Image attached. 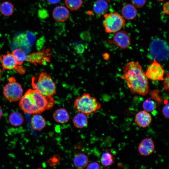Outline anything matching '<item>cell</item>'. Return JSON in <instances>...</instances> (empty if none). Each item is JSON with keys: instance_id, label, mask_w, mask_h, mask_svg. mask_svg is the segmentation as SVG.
Here are the masks:
<instances>
[{"instance_id": "cell-1", "label": "cell", "mask_w": 169, "mask_h": 169, "mask_svg": "<svg viewBox=\"0 0 169 169\" xmlns=\"http://www.w3.org/2000/svg\"><path fill=\"white\" fill-rule=\"evenodd\" d=\"M121 78L125 80L131 93L146 95L148 93L149 84L145 73L138 61L127 63L123 68Z\"/></svg>"}, {"instance_id": "cell-2", "label": "cell", "mask_w": 169, "mask_h": 169, "mask_svg": "<svg viewBox=\"0 0 169 169\" xmlns=\"http://www.w3.org/2000/svg\"><path fill=\"white\" fill-rule=\"evenodd\" d=\"M55 100L52 96H45L34 89H29L20 99V108L28 114H40L52 108Z\"/></svg>"}, {"instance_id": "cell-3", "label": "cell", "mask_w": 169, "mask_h": 169, "mask_svg": "<svg viewBox=\"0 0 169 169\" xmlns=\"http://www.w3.org/2000/svg\"><path fill=\"white\" fill-rule=\"evenodd\" d=\"M31 85L33 89L45 96H53L56 92L55 83L50 75L45 72H41L38 77H33Z\"/></svg>"}, {"instance_id": "cell-4", "label": "cell", "mask_w": 169, "mask_h": 169, "mask_svg": "<svg viewBox=\"0 0 169 169\" xmlns=\"http://www.w3.org/2000/svg\"><path fill=\"white\" fill-rule=\"evenodd\" d=\"M74 107L79 112L88 115L99 110L101 105L95 97L89 93H84L75 99Z\"/></svg>"}, {"instance_id": "cell-5", "label": "cell", "mask_w": 169, "mask_h": 169, "mask_svg": "<svg viewBox=\"0 0 169 169\" xmlns=\"http://www.w3.org/2000/svg\"><path fill=\"white\" fill-rule=\"evenodd\" d=\"M104 26L107 33H114L119 31L125 25V21L117 13H110L104 15Z\"/></svg>"}, {"instance_id": "cell-6", "label": "cell", "mask_w": 169, "mask_h": 169, "mask_svg": "<svg viewBox=\"0 0 169 169\" xmlns=\"http://www.w3.org/2000/svg\"><path fill=\"white\" fill-rule=\"evenodd\" d=\"M8 82L3 88V94L8 100L13 102L18 100L22 97L23 89L21 85L13 76L9 77Z\"/></svg>"}, {"instance_id": "cell-7", "label": "cell", "mask_w": 169, "mask_h": 169, "mask_svg": "<svg viewBox=\"0 0 169 169\" xmlns=\"http://www.w3.org/2000/svg\"><path fill=\"white\" fill-rule=\"evenodd\" d=\"M150 50L151 55L156 60H165L168 58V45L165 41L161 39L155 38L152 40Z\"/></svg>"}, {"instance_id": "cell-8", "label": "cell", "mask_w": 169, "mask_h": 169, "mask_svg": "<svg viewBox=\"0 0 169 169\" xmlns=\"http://www.w3.org/2000/svg\"><path fill=\"white\" fill-rule=\"evenodd\" d=\"M52 54L50 49L44 47L38 51L27 55L25 61L35 65H46L50 62Z\"/></svg>"}, {"instance_id": "cell-9", "label": "cell", "mask_w": 169, "mask_h": 169, "mask_svg": "<svg viewBox=\"0 0 169 169\" xmlns=\"http://www.w3.org/2000/svg\"><path fill=\"white\" fill-rule=\"evenodd\" d=\"M164 73L162 66L153 59V62L148 66L145 74L147 78L156 81L163 80Z\"/></svg>"}, {"instance_id": "cell-10", "label": "cell", "mask_w": 169, "mask_h": 169, "mask_svg": "<svg viewBox=\"0 0 169 169\" xmlns=\"http://www.w3.org/2000/svg\"><path fill=\"white\" fill-rule=\"evenodd\" d=\"M0 63L3 69H15L16 71L20 67L17 61L12 53L7 52V54L0 55Z\"/></svg>"}, {"instance_id": "cell-11", "label": "cell", "mask_w": 169, "mask_h": 169, "mask_svg": "<svg viewBox=\"0 0 169 169\" xmlns=\"http://www.w3.org/2000/svg\"><path fill=\"white\" fill-rule=\"evenodd\" d=\"M113 43L122 49L127 48L130 45L131 39L128 34L124 31L117 32L113 38Z\"/></svg>"}, {"instance_id": "cell-12", "label": "cell", "mask_w": 169, "mask_h": 169, "mask_svg": "<svg viewBox=\"0 0 169 169\" xmlns=\"http://www.w3.org/2000/svg\"><path fill=\"white\" fill-rule=\"evenodd\" d=\"M155 148V144L153 140L150 138H146L140 143L138 150L141 155L147 156L154 152Z\"/></svg>"}, {"instance_id": "cell-13", "label": "cell", "mask_w": 169, "mask_h": 169, "mask_svg": "<svg viewBox=\"0 0 169 169\" xmlns=\"http://www.w3.org/2000/svg\"><path fill=\"white\" fill-rule=\"evenodd\" d=\"M135 121L140 127L145 128L149 126L152 121L151 115L145 110L141 111L136 115Z\"/></svg>"}, {"instance_id": "cell-14", "label": "cell", "mask_w": 169, "mask_h": 169, "mask_svg": "<svg viewBox=\"0 0 169 169\" xmlns=\"http://www.w3.org/2000/svg\"><path fill=\"white\" fill-rule=\"evenodd\" d=\"M52 15L54 19L56 21L64 22L69 18V12L65 7L59 6L56 7L54 9Z\"/></svg>"}, {"instance_id": "cell-15", "label": "cell", "mask_w": 169, "mask_h": 169, "mask_svg": "<svg viewBox=\"0 0 169 169\" xmlns=\"http://www.w3.org/2000/svg\"><path fill=\"white\" fill-rule=\"evenodd\" d=\"M53 116L57 122L60 124L67 123L69 120V116L67 111L64 108H60L55 110Z\"/></svg>"}, {"instance_id": "cell-16", "label": "cell", "mask_w": 169, "mask_h": 169, "mask_svg": "<svg viewBox=\"0 0 169 169\" xmlns=\"http://www.w3.org/2000/svg\"><path fill=\"white\" fill-rule=\"evenodd\" d=\"M31 125L33 128L39 131L44 128L46 125L44 118L39 114H34L31 119Z\"/></svg>"}, {"instance_id": "cell-17", "label": "cell", "mask_w": 169, "mask_h": 169, "mask_svg": "<svg viewBox=\"0 0 169 169\" xmlns=\"http://www.w3.org/2000/svg\"><path fill=\"white\" fill-rule=\"evenodd\" d=\"M89 160L87 156L81 153L77 154L74 157L73 163L77 168L83 169L86 167L89 164Z\"/></svg>"}, {"instance_id": "cell-18", "label": "cell", "mask_w": 169, "mask_h": 169, "mask_svg": "<svg viewBox=\"0 0 169 169\" xmlns=\"http://www.w3.org/2000/svg\"><path fill=\"white\" fill-rule=\"evenodd\" d=\"M73 123L74 126L77 128H83L86 127L88 124L87 115L81 112H79L74 117Z\"/></svg>"}, {"instance_id": "cell-19", "label": "cell", "mask_w": 169, "mask_h": 169, "mask_svg": "<svg viewBox=\"0 0 169 169\" xmlns=\"http://www.w3.org/2000/svg\"><path fill=\"white\" fill-rule=\"evenodd\" d=\"M121 13L125 18L128 20H131L136 16L137 11L134 5L128 4L122 8Z\"/></svg>"}, {"instance_id": "cell-20", "label": "cell", "mask_w": 169, "mask_h": 169, "mask_svg": "<svg viewBox=\"0 0 169 169\" xmlns=\"http://www.w3.org/2000/svg\"><path fill=\"white\" fill-rule=\"evenodd\" d=\"M109 5L105 0H97L95 1L93 6V9L96 14L102 15L107 11Z\"/></svg>"}, {"instance_id": "cell-21", "label": "cell", "mask_w": 169, "mask_h": 169, "mask_svg": "<svg viewBox=\"0 0 169 169\" xmlns=\"http://www.w3.org/2000/svg\"><path fill=\"white\" fill-rule=\"evenodd\" d=\"M9 120L10 123L13 126H18L21 125L24 121L22 115L18 112H14L9 115Z\"/></svg>"}, {"instance_id": "cell-22", "label": "cell", "mask_w": 169, "mask_h": 169, "mask_svg": "<svg viewBox=\"0 0 169 169\" xmlns=\"http://www.w3.org/2000/svg\"><path fill=\"white\" fill-rule=\"evenodd\" d=\"M14 11V6L9 2H4L0 5V12L4 16H11L13 14Z\"/></svg>"}, {"instance_id": "cell-23", "label": "cell", "mask_w": 169, "mask_h": 169, "mask_svg": "<svg viewBox=\"0 0 169 169\" xmlns=\"http://www.w3.org/2000/svg\"><path fill=\"white\" fill-rule=\"evenodd\" d=\"M113 156L110 152L106 151L102 155L100 161L102 164L105 166H107L112 165L114 162Z\"/></svg>"}, {"instance_id": "cell-24", "label": "cell", "mask_w": 169, "mask_h": 169, "mask_svg": "<svg viewBox=\"0 0 169 169\" xmlns=\"http://www.w3.org/2000/svg\"><path fill=\"white\" fill-rule=\"evenodd\" d=\"M12 54L17 60L18 65H21L26 61L27 55L21 49L14 50Z\"/></svg>"}, {"instance_id": "cell-25", "label": "cell", "mask_w": 169, "mask_h": 169, "mask_svg": "<svg viewBox=\"0 0 169 169\" xmlns=\"http://www.w3.org/2000/svg\"><path fill=\"white\" fill-rule=\"evenodd\" d=\"M66 7L69 9L74 11L78 9L82 3V0H65Z\"/></svg>"}, {"instance_id": "cell-26", "label": "cell", "mask_w": 169, "mask_h": 169, "mask_svg": "<svg viewBox=\"0 0 169 169\" xmlns=\"http://www.w3.org/2000/svg\"><path fill=\"white\" fill-rule=\"evenodd\" d=\"M142 106L144 110L148 112H151L156 108L157 104L154 101L148 99L144 101Z\"/></svg>"}, {"instance_id": "cell-27", "label": "cell", "mask_w": 169, "mask_h": 169, "mask_svg": "<svg viewBox=\"0 0 169 169\" xmlns=\"http://www.w3.org/2000/svg\"><path fill=\"white\" fill-rule=\"evenodd\" d=\"M132 5L135 7L141 8L145 5L146 0H131Z\"/></svg>"}, {"instance_id": "cell-28", "label": "cell", "mask_w": 169, "mask_h": 169, "mask_svg": "<svg viewBox=\"0 0 169 169\" xmlns=\"http://www.w3.org/2000/svg\"><path fill=\"white\" fill-rule=\"evenodd\" d=\"M60 160L59 156L55 155L49 160V164L51 166L54 165L58 163Z\"/></svg>"}, {"instance_id": "cell-29", "label": "cell", "mask_w": 169, "mask_h": 169, "mask_svg": "<svg viewBox=\"0 0 169 169\" xmlns=\"http://www.w3.org/2000/svg\"><path fill=\"white\" fill-rule=\"evenodd\" d=\"M74 49L77 54H82L84 51L85 48L83 44H80L75 46Z\"/></svg>"}, {"instance_id": "cell-30", "label": "cell", "mask_w": 169, "mask_h": 169, "mask_svg": "<svg viewBox=\"0 0 169 169\" xmlns=\"http://www.w3.org/2000/svg\"><path fill=\"white\" fill-rule=\"evenodd\" d=\"M162 112L165 117L167 119L169 118V103L168 102L166 103L163 107Z\"/></svg>"}, {"instance_id": "cell-31", "label": "cell", "mask_w": 169, "mask_h": 169, "mask_svg": "<svg viewBox=\"0 0 169 169\" xmlns=\"http://www.w3.org/2000/svg\"><path fill=\"white\" fill-rule=\"evenodd\" d=\"M87 169H100V166L98 163L96 162H94L88 164L87 166Z\"/></svg>"}, {"instance_id": "cell-32", "label": "cell", "mask_w": 169, "mask_h": 169, "mask_svg": "<svg viewBox=\"0 0 169 169\" xmlns=\"http://www.w3.org/2000/svg\"><path fill=\"white\" fill-rule=\"evenodd\" d=\"M164 89L166 90H169V74L168 72L166 77L164 78Z\"/></svg>"}, {"instance_id": "cell-33", "label": "cell", "mask_w": 169, "mask_h": 169, "mask_svg": "<svg viewBox=\"0 0 169 169\" xmlns=\"http://www.w3.org/2000/svg\"><path fill=\"white\" fill-rule=\"evenodd\" d=\"M48 2L52 4H56L60 1V0H47Z\"/></svg>"}, {"instance_id": "cell-34", "label": "cell", "mask_w": 169, "mask_h": 169, "mask_svg": "<svg viewBox=\"0 0 169 169\" xmlns=\"http://www.w3.org/2000/svg\"><path fill=\"white\" fill-rule=\"evenodd\" d=\"M3 114L2 109L1 106H0V119L1 118Z\"/></svg>"}, {"instance_id": "cell-35", "label": "cell", "mask_w": 169, "mask_h": 169, "mask_svg": "<svg viewBox=\"0 0 169 169\" xmlns=\"http://www.w3.org/2000/svg\"><path fill=\"white\" fill-rule=\"evenodd\" d=\"M1 71L0 70V81L1 78Z\"/></svg>"}]
</instances>
